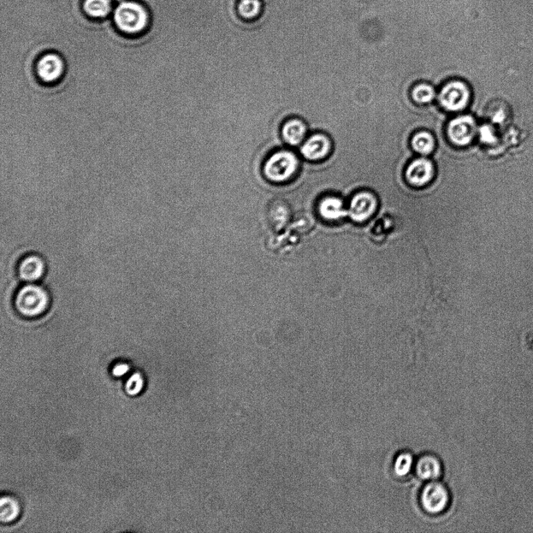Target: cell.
Returning a JSON list of instances; mask_svg holds the SVG:
<instances>
[{"mask_svg": "<svg viewBox=\"0 0 533 533\" xmlns=\"http://www.w3.org/2000/svg\"><path fill=\"white\" fill-rule=\"evenodd\" d=\"M297 156L288 150L276 151L266 159L263 165V174L268 181L275 183H283L294 179L299 170Z\"/></svg>", "mask_w": 533, "mask_h": 533, "instance_id": "obj_1", "label": "cell"}, {"mask_svg": "<svg viewBox=\"0 0 533 533\" xmlns=\"http://www.w3.org/2000/svg\"><path fill=\"white\" fill-rule=\"evenodd\" d=\"M149 14L141 4L123 1L117 6L114 19L116 26L126 34H138L145 30L149 23Z\"/></svg>", "mask_w": 533, "mask_h": 533, "instance_id": "obj_2", "label": "cell"}, {"mask_svg": "<svg viewBox=\"0 0 533 533\" xmlns=\"http://www.w3.org/2000/svg\"><path fill=\"white\" fill-rule=\"evenodd\" d=\"M15 305L22 315L34 317L43 313L49 305V296L45 290L35 284H28L17 294Z\"/></svg>", "mask_w": 533, "mask_h": 533, "instance_id": "obj_3", "label": "cell"}, {"mask_svg": "<svg viewBox=\"0 0 533 533\" xmlns=\"http://www.w3.org/2000/svg\"><path fill=\"white\" fill-rule=\"evenodd\" d=\"M420 501L424 510L432 514H441L446 510L450 503V494L445 485L432 481L425 485Z\"/></svg>", "mask_w": 533, "mask_h": 533, "instance_id": "obj_4", "label": "cell"}, {"mask_svg": "<svg viewBox=\"0 0 533 533\" xmlns=\"http://www.w3.org/2000/svg\"><path fill=\"white\" fill-rule=\"evenodd\" d=\"M470 97V91L463 82L452 81L442 88L440 101L444 108L455 112L466 108Z\"/></svg>", "mask_w": 533, "mask_h": 533, "instance_id": "obj_5", "label": "cell"}, {"mask_svg": "<svg viewBox=\"0 0 533 533\" xmlns=\"http://www.w3.org/2000/svg\"><path fill=\"white\" fill-rule=\"evenodd\" d=\"M65 68L66 66L63 58L55 52L46 53L37 63V76L47 84L60 80L65 73Z\"/></svg>", "mask_w": 533, "mask_h": 533, "instance_id": "obj_6", "label": "cell"}, {"mask_svg": "<svg viewBox=\"0 0 533 533\" xmlns=\"http://www.w3.org/2000/svg\"><path fill=\"white\" fill-rule=\"evenodd\" d=\"M376 209L377 201L374 195L368 192H361L353 197L348 214L353 221L364 223L374 215Z\"/></svg>", "mask_w": 533, "mask_h": 533, "instance_id": "obj_7", "label": "cell"}, {"mask_svg": "<svg viewBox=\"0 0 533 533\" xmlns=\"http://www.w3.org/2000/svg\"><path fill=\"white\" fill-rule=\"evenodd\" d=\"M447 133L453 143L459 146L470 144L476 133V123L470 116H461L450 123Z\"/></svg>", "mask_w": 533, "mask_h": 533, "instance_id": "obj_8", "label": "cell"}, {"mask_svg": "<svg viewBox=\"0 0 533 533\" xmlns=\"http://www.w3.org/2000/svg\"><path fill=\"white\" fill-rule=\"evenodd\" d=\"M331 150L330 139L323 134H314L308 137L301 146L302 157L310 161H319L327 157Z\"/></svg>", "mask_w": 533, "mask_h": 533, "instance_id": "obj_9", "label": "cell"}, {"mask_svg": "<svg viewBox=\"0 0 533 533\" xmlns=\"http://www.w3.org/2000/svg\"><path fill=\"white\" fill-rule=\"evenodd\" d=\"M433 172V165L428 159H419L408 165L406 179L411 185L422 187L432 179Z\"/></svg>", "mask_w": 533, "mask_h": 533, "instance_id": "obj_10", "label": "cell"}, {"mask_svg": "<svg viewBox=\"0 0 533 533\" xmlns=\"http://www.w3.org/2000/svg\"><path fill=\"white\" fill-rule=\"evenodd\" d=\"M307 124L300 118H291L283 123L281 136L284 141L291 146L301 145L307 139Z\"/></svg>", "mask_w": 533, "mask_h": 533, "instance_id": "obj_11", "label": "cell"}, {"mask_svg": "<svg viewBox=\"0 0 533 533\" xmlns=\"http://www.w3.org/2000/svg\"><path fill=\"white\" fill-rule=\"evenodd\" d=\"M319 212L325 220L330 221H339L348 213L343 201L334 197H325L319 201Z\"/></svg>", "mask_w": 533, "mask_h": 533, "instance_id": "obj_12", "label": "cell"}, {"mask_svg": "<svg viewBox=\"0 0 533 533\" xmlns=\"http://www.w3.org/2000/svg\"><path fill=\"white\" fill-rule=\"evenodd\" d=\"M44 263L37 256L28 257L23 259L19 268L21 279L29 283L39 280L44 274Z\"/></svg>", "mask_w": 533, "mask_h": 533, "instance_id": "obj_13", "label": "cell"}, {"mask_svg": "<svg viewBox=\"0 0 533 533\" xmlns=\"http://www.w3.org/2000/svg\"><path fill=\"white\" fill-rule=\"evenodd\" d=\"M416 473L423 481H434L442 473L440 461L433 455H425L418 461Z\"/></svg>", "mask_w": 533, "mask_h": 533, "instance_id": "obj_14", "label": "cell"}, {"mask_svg": "<svg viewBox=\"0 0 533 533\" xmlns=\"http://www.w3.org/2000/svg\"><path fill=\"white\" fill-rule=\"evenodd\" d=\"M83 9L92 19H104L110 14L111 2L110 0H85Z\"/></svg>", "mask_w": 533, "mask_h": 533, "instance_id": "obj_15", "label": "cell"}, {"mask_svg": "<svg viewBox=\"0 0 533 533\" xmlns=\"http://www.w3.org/2000/svg\"><path fill=\"white\" fill-rule=\"evenodd\" d=\"M1 506V512H0V519L2 523H8L19 516L21 508L19 502L10 496H3L0 501Z\"/></svg>", "mask_w": 533, "mask_h": 533, "instance_id": "obj_16", "label": "cell"}, {"mask_svg": "<svg viewBox=\"0 0 533 533\" xmlns=\"http://www.w3.org/2000/svg\"><path fill=\"white\" fill-rule=\"evenodd\" d=\"M412 147L422 155H428L434 150V140L433 136L428 132H419L412 139Z\"/></svg>", "mask_w": 533, "mask_h": 533, "instance_id": "obj_17", "label": "cell"}, {"mask_svg": "<svg viewBox=\"0 0 533 533\" xmlns=\"http://www.w3.org/2000/svg\"><path fill=\"white\" fill-rule=\"evenodd\" d=\"M413 467V457L410 453L404 452L400 454L396 458L394 464V470L396 476H405L410 473Z\"/></svg>", "mask_w": 533, "mask_h": 533, "instance_id": "obj_18", "label": "cell"}, {"mask_svg": "<svg viewBox=\"0 0 533 533\" xmlns=\"http://www.w3.org/2000/svg\"><path fill=\"white\" fill-rule=\"evenodd\" d=\"M268 213L274 222L277 219H279V221H283L285 219H288L290 207L285 201L276 199L270 203Z\"/></svg>", "mask_w": 533, "mask_h": 533, "instance_id": "obj_19", "label": "cell"}, {"mask_svg": "<svg viewBox=\"0 0 533 533\" xmlns=\"http://www.w3.org/2000/svg\"><path fill=\"white\" fill-rule=\"evenodd\" d=\"M261 9V3L259 0H241L239 6L240 14L247 19H252L257 17Z\"/></svg>", "mask_w": 533, "mask_h": 533, "instance_id": "obj_20", "label": "cell"}, {"mask_svg": "<svg viewBox=\"0 0 533 533\" xmlns=\"http://www.w3.org/2000/svg\"><path fill=\"white\" fill-rule=\"evenodd\" d=\"M435 97L434 88L428 85H419L414 88L412 97L419 103L431 102Z\"/></svg>", "mask_w": 533, "mask_h": 533, "instance_id": "obj_21", "label": "cell"}, {"mask_svg": "<svg viewBox=\"0 0 533 533\" xmlns=\"http://www.w3.org/2000/svg\"><path fill=\"white\" fill-rule=\"evenodd\" d=\"M144 385L143 376L139 372L134 373L127 382V392L132 396L137 395L143 389Z\"/></svg>", "mask_w": 533, "mask_h": 533, "instance_id": "obj_22", "label": "cell"}, {"mask_svg": "<svg viewBox=\"0 0 533 533\" xmlns=\"http://www.w3.org/2000/svg\"><path fill=\"white\" fill-rule=\"evenodd\" d=\"M130 367L125 363H119L116 365L112 369V374L116 377H121L126 375L129 372Z\"/></svg>", "mask_w": 533, "mask_h": 533, "instance_id": "obj_23", "label": "cell"}, {"mask_svg": "<svg viewBox=\"0 0 533 533\" xmlns=\"http://www.w3.org/2000/svg\"><path fill=\"white\" fill-rule=\"evenodd\" d=\"M114 1H121V0H114Z\"/></svg>", "mask_w": 533, "mask_h": 533, "instance_id": "obj_24", "label": "cell"}]
</instances>
